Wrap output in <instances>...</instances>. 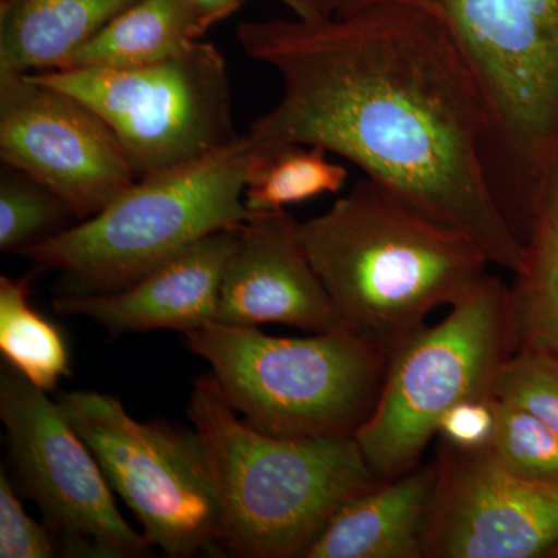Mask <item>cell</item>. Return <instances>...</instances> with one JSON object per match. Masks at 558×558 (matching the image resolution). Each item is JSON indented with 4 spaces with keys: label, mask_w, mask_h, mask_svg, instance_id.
<instances>
[{
    "label": "cell",
    "mask_w": 558,
    "mask_h": 558,
    "mask_svg": "<svg viewBox=\"0 0 558 558\" xmlns=\"http://www.w3.org/2000/svg\"><path fill=\"white\" fill-rule=\"evenodd\" d=\"M238 39L282 83L277 105L250 128L253 148L306 145L343 157L468 234L494 266L521 269L490 112L438 22L366 3L318 20L242 22Z\"/></svg>",
    "instance_id": "6da1fadb"
},
{
    "label": "cell",
    "mask_w": 558,
    "mask_h": 558,
    "mask_svg": "<svg viewBox=\"0 0 558 558\" xmlns=\"http://www.w3.org/2000/svg\"><path fill=\"white\" fill-rule=\"evenodd\" d=\"M300 234L341 328L389 357L490 266L468 234L368 178L300 222Z\"/></svg>",
    "instance_id": "7a4b0ae2"
},
{
    "label": "cell",
    "mask_w": 558,
    "mask_h": 558,
    "mask_svg": "<svg viewBox=\"0 0 558 558\" xmlns=\"http://www.w3.org/2000/svg\"><path fill=\"white\" fill-rule=\"evenodd\" d=\"M189 417L218 497V545L242 558H306L330 519L381 483L355 438L292 439L250 427L211 374Z\"/></svg>",
    "instance_id": "3957f363"
},
{
    "label": "cell",
    "mask_w": 558,
    "mask_h": 558,
    "mask_svg": "<svg viewBox=\"0 0 558 558\" xmlns=\"http://www.w3.org/2000/svg\"><path fill=\"white\" fill-rule=\"evenodd\" d=\"M399 3L438 22L468 62L497 138L502 207L526 236L558 157V0H344Z\"/></svg>",
    "instance_id": "277c9868"
},
{
    "label": "cell",
    "mask_w": 558,
    "mask_h": 558,
    "mask_svg": "<svg viewBox=\"0 0 558 558\" xmlns=\"http://www.w3.org/2000/svg\"><path fill=\"white\" fill-rule=\"evenodd\" d=\"M250 427L278 438H355L376 409L389 355L347 329L304 339L208 322L183 333Z\"/></svg>",
    "instance_id": "5b68a950"
},
{
    "label": "cell",
    "mask_w": 558,
    "mask_h": 558,
    "mask_svg": "<svg viewBox=\"0 0 558 558\" xmlns=\"http://www.w3.org/2000/svg\"><path fill=\"white\" fill-rule=\"evenodd\" d=\"M247 135L199 161L137 180L80 226L21 250L38 271H60L65 293L117 292L209 234L248 218Z\"/></svg>",
    "instance_id": "8992f818"
},
{
    "label": "cell",
    "mask_w": 558,
    "mask_h": 558,
    "mask_svg": "<svg viewBox=\"0 0 558 558\" xmlns=\"http://www.w3.org/2000/svg\"><path fill=\"white\" fill-rule=\"evenodd\" d=\"M515 351L509 286L484 275L442 322L389 357L376 409L355 436L374 475L395 480L421 465L444 414L462 400L492 396Z\"/></svg>",
    "instance_id": "52a82bcc"
},
{
    "label": "cell",
    "mask_w": 558,
    "mask_h": 558,
    "mask_svg": "<svg viewBox=\"0 0 558 558\" xmlns=\"http://www.w3.org/2000/svg\"><path fill=\"white\" fill-rule=\"evenodd\" d=\"M31 75L89 105L119 138L137 180L186 167L241 138L226 60L204 40L146 68Z\"/></svg>",
    "instance_id": "ba28073f"
},
{
    "label": "cell",
    "mask_w": 558,
    "mask_h": 558,
    "mask_svg": "<svg viewBox=\"0 0 558 558\" xmlns=\"http://www.w3.org/2000/svg\"><path fill=\"white\" fill-rule=\"evenodd\" d=\"M58 403L153 548L185 558L218 545V497L194 429L140 422L100 391L62 392Z\"/></svg>",
    "instance_id": "9c48e42d"
},
{
    "label": "cell",
    "mask_w": 558,
    "mask_h": 558,
    "mask_svg": "<svg viewBox=\"0 0 558 558\" xmlns=\"http://www.w3.org/2000/svg\"><path fill=\"white\" fill-rule=\"evenodd\" d=\"M0 418L22 487L69 556L134 558L153 545L121 517L105 473L60 403L5 365Z\"/></svg>",
    "instance_id": "30bf717a"
},
{
    "label": "cell",
    "mask_w": 558,
    "mask_h": 558,
    "mask_svg": "<svg viewBox=\"0 0 558 558\" xmlns=\"http://www.w3.org/2000/svg\"><path fill=\"white\" fill-rule=\"evenodd\" d=\"M0 157L89 219L137 178L108 123L83 100L28 75H0Z\"/></svg>",
    "instance_id": "8fae6325"
},
{
    "label": "cell",
    "mask_w": 558,
    "mask_h": 558,
    "mask_svg": "<svg viewBox=\"0 0 558 558\" xmlns=\"http://www.w3.org/2000/svg\"><path fill=\"white\" fill-rule=\"evenodd\" d=\"M425 558H546L558 545V484L508 472L488 449L438 444Z\"/></svg>",
    "instance_id": "7c38bea8"
},
{
    "label": "cell",
    "mask_w": 558,
    "mask_h": 558,
    "mask_svg": "<svg viewBox=\"0 0 558 558\" xmlns=\"http://www.w3.org/2000/svg\"><path fill=\"white\" fill-rule=\"evenodd\" d=\"M215 322L286 325L311 333L341 328L288 211L250 213L223 267Z\"/></svg>",
    "instance_id": "4fadbf2b"
},
{
    "label": "cell",
    "mask_w": 558,
    "mask_h": 558,
    "mask_svg": "<svg viewBox=\"0 0 558 558\" xmlns=\"http://www.w3.org/2000/svg\"><path fill=\"white\" fill-rule=\"evenodd\" d=\"M236 233L238 227L209 234L117 292L62 293L53 310L90 319L117 336L153 330L183 336L215 322L223 267Z\"/></svg>",
    "instance_id": "5bb4252c"
},
{
    "label": "cell",
    "mask_w": 558,
    "mask_h": 558,
    "mask_svg": "<svg viewBox=\"0 0 558 558\" xmlns=\"http://www.w3.org/2000/svg\"><path fill=\"white\" fill-rule=\"evenodd\" d=\"M436 484L433 459L349 499L306 558H425Z\"/></svg>",
    "instance_id": "9a60e30c"
},
{
    "label": "cell",
    "mask_w": 558,
    "mask_h": 558,
    "mask_svg": "<svg viewBox=\"0 0 558 558\" xmlns=\"http://www.w3.org/2000/svg\"><path fill=\"white\" fill-rule=\"evenodd\" d=\"M140 0H0V75L60 70Z\"/></svg>",
    "instance_id": "2e32d148"
},
{
    "label": "cell",
    "mask_w": 558,
    "mask_h": 558,
    "mask_svg": "<svg viewBox=\"0 0 558 558\" xmlns=\"http://www.w3.org/2000/svg\"><path fill=\"white\" fill-rule=\"evenodd\" d=\"M215 24L191 0H140L92 36L60 70L146 68L189 50Z\"/></svg>",
    "instance_id": "e0dca14e"
},
{
    "label": "cell",
    "mask_w": 558,
    "mask_h": 558,
    "mask_svg": "<svg viewBox=\"0 0 558 558\" xmlns=\"http://www.w3.org/2000/svg\"><path fill=\"white\" fill-rule=\"evenodd\" d=\"M509 289L517 349L558 357V157L539 190L523 266Z\"/></svg>",
    "instance_id": "ac0fdd59"
},
{
    "label": "cell",
    "mask_w": 558,
    "mask_h": 558,
    "mask_svg": "<svg viewBox=\"0 0 558 558\" xmlns=\"http://www.w3.org/2000/svg\"><path fill=\"white\" fill-rule=\"evenodd\" d=\"M0 354L43 391L70 376V352L60 326L32 303L31 277H0Z\"/></svg>",
    "instance_id": "d6986e66"
},
{
    "label": "cell",
    "mask_w": 558,
    "mask_h": 558,
    "mask_svg": "<svg viewBox=\"0 0 558 558\" xmlns=\"http://www.w3.org/2000/svg\"><path fill=\"white\" fill-rule=\"evenodd\" d=\"M328 154L306 145L253 148L245 208L250 213L279 211L323 194L339 193L347 183L348 170L329 160Z\"/></svg>",
    "instance_id": "ffe728a7"
},
{
    "label": "cell",
    "mask_w": 558,
    "mask_h": 558,
    "mask_svg": "<svg viewBox=\"0 0 558 558\" xmlns=\"http://www.w3.org/2000/svg\"><path fill=\"white\" fill-rule=\"evenodd\" d=\"M497 424L488 451L508 472L558 484V435L534 414L495 399Z\"/></svg>",
    "instance_id": "44dd1931"
},
{
    "label": "cell",
    "mask_w": 558,
    "mask_h": 558,
    "mask_svg": "<svg viewBox=\"0 0 558 558\" xmlns=\"http://www.w3.org/2000/svg\"><path fill=\"white\" fill-rule=\"evenodd\" d=\"M68 207L60 197L24 172L3 165L0 179V250H21L57 233Z\"/></svg>",
    "instance_id": "7402d4cb"
},
{
    "label": "cell",
    "mask_w": 558,
    "mask_h": 558,
    "mask_svg": "<svg viewBox=\"0 0 558 558\" xmlns=\"http://www.w3.org/2000/svg\"><path fill=\"white\" fill-rule=\"evenodd\" d=\"M492 396L534 414L558 435V357L517 349L499 368Z\"/></svg>",
    "instance_id": "603a6c76"
},
{
    "label": "cell",
    "mask_w": 558,
    "mask_h": 558,
    "mask_svg": "<svg viewBox=\"0 0 558 558\" xmlns=\"http://www.w3.org/2000/svg\"><path fill=\"white\" fill-rule=\"evenodd\" d=\"M57 535L24 509L5 469L0 470V558L58 556Z\"/></svg>",
    "instance_id": "cb8c5ba5"
},
{
    "label": "cell",
    "mask_w": 558,
    "mask_h": 558,
    "mask_svg": "<svg viewBox=\"0 0 558 558\" xmlns=\"http://www.w3.org/2000/svg\"><path fill=\"white\" fill-rule=\"evenodd\" d=\"M495 424L497 411L494 396L462 400L440 418L436 438L454 449H488Z\"/></svg>",
    "instance_id": "d4e9b609"
},
{
    "label": "cell",
    "mask_w": 558,
    "mask_h": 558,
    "mask_svg": "<svg viewBox=\"0 0 558 558\" xmlns=\"http://www.w3.org/2000/svg\"><path fill=\"white\" fill-rule=\"evenodd\" d=\"M295 17L300 20H318L336 14L344 0H282Z\"/></svg>",
    "instance_id": "484cf974"
},
{
    "label": "cell",
    "mask_w": 558,
    "mask_h": 558,
    "mask_svg": "<svg viewBox=\"0 0 558 558\" xmlns=\"http://www.w3.org/2000/svg\"><path fill=\"white\" fill-rule=\"evenodd\" d=\"M191 2L208 14L213 21L219 22L240 10L245 0H191Z\"/></svg>",
    "instance_id": "4316f807"
},
{
    "label": "cell",
    "mask_w": 558,
    "mask_h": 558,
    "mask_svg": "<svg viewBox=\"0 0 558 558\" xmlns=\"http://www.w3.org/2000/svg\"><path fill=\"white\" fill-rule=\"evenodd\" d=\"M546 558H558V545L554 546V548L549 550Z\"/></svg>",
    "instance_id": "83f0119b"
}]
</instances>
